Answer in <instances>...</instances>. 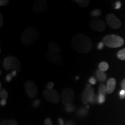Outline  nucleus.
Instances as JSON below:
<instances>
[{
  "label": "nucleus",
  "mask_w": 125,
  "mask_h": 125,
  "mask_svg": "<svg viewBox=\"0 0 125 125\" xmlns=\"http://www.w3.org/2000/svg\"><path fill=\"white\" fill-rule=\"evenodd\" d=\"M72 45L75 51L82 54L90 53L93 46L90 38L83 34L75 35L72 39Z\"/></svg>",
  "instance_id": "f257e3e1"
},
{
  "label": "nucleus",
  "mask_w": 125,
  "mask_h": 125,
  "mask_svg": "<svg viewBox=\"0 0 125 125\" xmlns=\"http://www.w3.org/2000/svg\"><path fill=\"white\" fill-rule=\"evenodd\" d=\"M38 31L33 27H28L24 29L21 35V41L27 46H31L37 41L39 38Z\"/></svg>",
  "instance_id": "f03ea898"
},
{
  "label": "nucleus",
  "mask_w": 125,
  "mask_h": 125,
  "mask_svg": "<svg viewBox=\"0 0 125 125\" xmlns=\"http://www.w3.org/2000/svg\"><path fill=\"white\" fill-rule=\"evenodd\" d=\"M103 42L109 48H117L124 44V40L120 36L111 34L106 35L103 38Z\"/></svg>",
  "instance_id": "7ed1b4c3"
},
{
  "label": "nucleus",
  "mask_w": 125,
  "mask_h": 125,
  "mask_svg": "<svg viewBox=\"0 0 125 125\" xmlns=\"http://www.w3.org/2000/svg\"><path fill=\"white\" fill-rule=\"evenodd\" d=\"M3 66L6 70H13L20 72L22 70L21 62L15 56H8L5 58L3 62Z\"/></svg>",
  "instance_id": "20e7f679"
},
{
  "label": "nucleus",
  "mask_w": 125,
  "mask_h": 125,
  "mask_svg": "<svg viewBox=\"0 0 125 125\" xmlns=\"http://www.w3.org/2000/svg\"><path fill=\"white\" fill-rule=\"evenodd\" d=\"M75 100V92L71 87H67L62 91V100L65 107L71 105Z\"/></svg>",
  "instance_id": "39448f33"
},
{
  "label": "nucleus",
  "mask_w": 125,
  "mask_h": 125,
  "mask_svg": "<svg viewBox=\"0 0 125 125\" xmlns=\"http://www.w3.org/2000/svg\"><path fill=\"white\" fill-rule=\"evenodd\" d=\"M44 97L50 102L57 104L60 102V96L59 92L54 89H46L43 92Z\"/></svg>",
  "instance_id": "423d86ee"
},
{
  "label": "nucleus",
  "mask_w": 125,
  "mask_h": 125,
  "mask_svg": "<svg viewBox=\"0 0 125 125\" xmlns=\"http://www.w3.org/2000/svg\"><path fill=\"white\" fill-rule=\"evenodd\" d=\"M25 91L29 97L34 98L38 93L37 84L32 80L27 81L25 83Z\"/></svg>",
  "instance_id": "0eeeda50"
},
{
  "label": "nucleus",
  "mask_w": 125,
  "mask_h": 125,
  "mask_svg": "<svg viewBox=\"0 0 125 125\" xmlns=\"http://www.w3.org/2000/svg\"><path fill=\"white\" fill-rule=\"evenodd\" d=\"M94 96V92L93 88L90 85H87L82 92V97H81L82 103L84 104L87 105L88 103H90Z\"/></svg>",
  "instance_id": "6e6552de"
},
{
  "label": "nucleus",
  "mask_w": 125,
  "mask_h": 125,
  "mask_svg": "<svg viewBox=\"0 0 125 125\" xmlns=\"http://www.w3.org/2000/svg\"><path fill=\"white\" fill-rule=\"evenodd\" d=\"M106 21L108 26L112 29H118L121 26V21L114 14L109 13L107 15Z\"/></svg>",
  "instance_id": "1a4fd4ad"
},
{
  "label": "nucleus",
  "mask_w": 125,
  "mask_h": 125,
  "mask_svg": "<svg viewBox=\"0 0 125 125\" xmlns=\"http://www.w3.org/2000/svg\"><path fill=\"white\" fill-rule=\"evenodd\" d=\"M48 8V3L45 0H38L34 4L33 10L37 14H41L45 12Z\"/></svg>",
  "instance_id": "9d476101"
},
{
  "label": "nucleus",
  "mask_w": 125,
  "mask_h": 125,
  "mask_svg": "<svg viewBox=\"0 0 125 125\" xmlns=\"http://www.w3.org/2000/svg\"><path fill=\"white\" fill-rule=\"evenodd\" d=\"M46 57L47 60L53 64L59 65L62 64L63 62V57L59 54L48 52L46 54Z\"/></svg>",
  "instance_id": "9b49d317"
},
{
  "label": "nucleus",
  "mask_w": 125,
  "mask_h": 125,
  "mask_svg": "<svg viewBox=\"0 0 125 125\" xmlns=\"http://www.w3.org/2000/svg\"><path fill=\"white\" fill-rule=\"evenodd\" d=\"M90 27L92 30L96 31H104L105 29V24L104 21L100 19H93L89 23Z\"/></svg>",
  "instance_id": "f8f14e48"
},
{
  "label": "nucleus",
  "mask_w": 125,
  "mask_h": 125,
  "mask_svg": "<svg viewBox=\"0 0 125 125\" xmlns=\"http://www.w3.org/2000/svg\"><path fill=\"white\" fill-rule=\"evenodd\" d=\"M48 48L50 52L53 53L58 54L62 51V48L58 43L54 42H50L48 44Z\"/></svg>",
  "instance_id": "ddd939ff"
},
{
  "label": "nucleus",
  "mask_w": 125,
  "mask_h": 125,
  "mask_svg": "<svg viewBox=\"0 0 125 125\" xmlns=\"http://www.w3.org/2000/svg\"><path fill=\"white\" fill-rule=\"evenodd\" d=\"M116 85V79L114 78H111L108 79L107 84V90L108 94H111L115 89Z\"/></svg>",
  "instance_id": "4468645a"
},
{
  "label": "nucleus",
  "mask_w": 125,
  "mask_h": 125,
  "mask_svg": "<svg viewBox=\"0 0 125 125\" xmlns=\"http://www.w3.org/2000/svg\"><path fill=\"white\" fill-rule=\"evenodd\" d=\"M96 75L97 78L100 82H104L107 80V76L105 72L101 71L100 70H98L96 72Z\"/></svg>",
  "instance_id": "2eb2a0df"
},
{
  "label": "nucleus",
  "mask_w": 125,
  "mask_h": 125,
  "mask_svg": "<svg viewBox=\"0 0 125 125\" xmlns=\"http://www.w3.org/2000/svg\"><path fill=\"white\" fill-rule=\"evenodd\" d=\"M0 125H18V123L14 119H5L1 122Z\"/></svg>",
  "instance_id": "dca6fc26"
},
{
  "label": "nucleus",
  "mask_w": 125,
  "mask_h": 125,
  "mask_svg": "<svg viewBox=\"0 0 125 125\" xmlns=\"http://www.w3.org/2000/svg\"><path fill=\"white\" fill-rule=\"evenodd\" d=\"M106 93H107V86L104 85V84H101L98 87V95L105 96Z\"/></svg>",
  "instance_id": "f3484780"
},
{
  "label": "nucleus",
  "mask_w": 125,
  "mask_h": 125,
  "mask_svg": "<svg viewBox=\"0 0 125 125\" xmlns=\"http://www.w3.org/2000/svg\"><path fill=\"white\" fill-rule=\"evenodd\" d=\"M98 68H99V70H100V71L105 72L108 70L109 65L107 62H102L99 64V65H98Z\"/></svg>",
  "instance_id": "a211bd4d"
},
{
  "label": "nucleus",
  "mask_w": 125,
  "mask_h": 125,
  "mask_svg": "<svg viewBox=\"0 0 125 125\" xmlns=\"http://www.w3.org/2000/svg\"><path fill=\"white\" fill-rule=\"evenodd\" d=\"M75 2L77 3V4L81 7H87L89 4L90 1L89 0H76Z\"/></svg>",
  "instance_id": "6ab92c4d"
},
{
  "label": "nucleus",
  "mask_w": 125,
  "mask_h": 125,
  "mask_svg": "<svg viewBox=\"0 0 125 125\" xmlns=\"http://www.w3.org/2000/svg\"><path fill=\"white\" fill-rule=\"evenodd\" d=\"M117 57L121 60H125V48L119 51L117 53Z\"/></svg>",
  "instance_id": "aec40b11"
},
{
  "label": "nucleus",
  "mask_w": 125,
  "mask_h": 125,
  "mask_svg": "<svg viewBox=\"0 0 125 125\" xmlns=\"http://www.w3.org/2000/svg\"><path fill=\"white\" fill-rule=\"evenodd\" d=\"M8 97V93L7 90L4 89H1V92H0V97L2 100H7Z\"/></svg>",
  "instance_id": "412c9836"
},
{
  "label": "nucleus",
  "mask_w": 125,
  "mask_h": 125,
  "mask_svg": "<svg viewBox=\"0 0 125 125\" xmlns=\"http://www.w3.org/2000/svg\"><path fill=\"white\" fill-rule=\"evenodd\" d=\"M105 101V96L104 95H98V102L99 104H103Z\"/></svg>",
  "instance_id": "4be33fe9"
},
{
  "label": "nucleus",
  "mask_w": 125,
  "mask_h": 125,
  "mask_svg": "<svg viewBox=\"0 0 125 125\" xmlns=\"http://www.w3.org/2000/svg\"><path fill=\"white\" fill-rule=\"evenodd\" d=\"M101 15V11L100 10L96 9V10H93L91 13V15L92 17H98Z\"/></svg>",
  "instance_id": "5701e85b"
},
{
  "label": "nucleus",
  "mask_w": 125,
  "mask_h": 125,
  "mask_svg": "<svg viewBox=\"0 0 125 125\" xmlns=\"http://www.w3.org/2000/svg\"><path fill=\"white\" fill-rule=\"evenodd\" d=\"M8 0H1L0 1V5L1 7H4V6H6L7 4H8Z\"/></svg>",
  "instance_id": "b1692460"
},
{
  "label": "nucleus",
  "mask_w": 125,
  "mask_h": 125,
  "mask_svg": "<svg viewBox=\"0 0 125 125\" xmlns=\"http://www.w3.org/2000/svg\"><path fill=\"white\" fill-rule=\"evenodd\" d=\"M89 82L90 83L92 84V85H94L96 83V79H95L94 77H91L89 78Z\"/></svg>",
  "instance_id": "393cba45"
},
{
  "label": "nucleus",
  "mask_w": 125,
  "mask_h": 125,
  "mask_svg": "<svg viewBox=\"0 0 125 125\" xmlns=\"http://www.w3.org/2000/svg\"><path fill=\"white\" fill-rule=\"evenodd\" d=\"M119 96L121 99H124L125 98V90H121L119 92Z\"/></svg>",
  "instance_id": "a878e982"
},
{
  "label": "nucleus",
  "mask_w": 125,
  "mask_h": 125,
  "mask_svg": "<svg viewBox=\"0 0 125 125\" xmlns=\"http://www.w3.org/2000/svg\"><path fill=\"white\" fill-rule=\"evenodd\" d=\"M44 123L46 125H52V122L50 118H46L45 120Z\"/></svg>",
  "instance_id": "bb28decb"
},
{
  "label": "nucleus",
  "mask_w": 125,
  "mask_h": 125,
  "mask_svg": "<svg viewBox=\"0 0 125 125\" xmlns=\"http://www.w3.org/2000/svg\"><path fill=\"white\" fill-rule=\"evenodd\" d=\"M53 86H54L53 82H49L48 84H47V87H48V89L52 90L53 89Z\"/></svg>",
  "instance_id": "cd10ccee"
},
{
  "label": "nucleus",
  "mask_w": 125,
  "mask_h": 125,
  "mask_svg": "<svg viewBox=\"0 0 125 125\" xmlns=\"http://www.w3.org/2000/svg\"><path fill=\"white\" fill-rule=\"evenodd\" d=\"M74 107H73V105H70V106H68V107H66V110H67L68 112H71V111H73L74 110Z\"/></svg>",
  "instance_id": "c85d7f7f"
},
{
  "label": "nucleus",
  "mask_w": 125,
  "mask_h": 125,
  "mask_svg": "<svg viewBox=\"0 0 125 125\" xmlns=\"http://www.w3.org/2000/svg\"><path fill=\"white\" fill-rule=\"evenodd\" d=\"M3 24H4V19L2 14L0 13V27H2Z\"/></svg>",
  "instance_id": "c756f323"
},
{
  "label": "nucleus",
  "mask_w": 125,
  "mask_h": 125,
  "mask_svg": "<svg viewBox=\"0 0 125 125\" xmlns=\"http://www.w3.org/2000/svg\"><path fill=\"white\" fill-rule=\"evenodd\" d=\"M121 2H120V1H118V2H116V4H115V9H118L121 8Z\"/></svg>",
  "instance_id": "7c9ffc66"
},
{
  "label": "nucleus",
  "mask_w": 125,
  "mask_h": 125,
  "mask_svg": "<svg viewBox=\"0 0 125 125\" xmlns=\"http://www.w3.org/2000/svg\"><path fill=\"white\" fill-rule=\"evenodd\" d=\"M12 78L13 77H12L11 75H10V74H8L7 76H6V80H7V82H9L12 80Z\"/></svg>",
  "instance_id": "2f4dec72"
},
{
  "label": "nucleus",
  "mask_w": 125,
  "mask_h": 125,
  "mask_svg": "<svg viewBox=\"0 0 125 125\" xmlns=\"http://www.w3.org/2000/svg\"><path fill=\"white\" fill-rule=\"evenodd\" d=\"M104 43L103 42H100L98 43V46H97V48L99 50H101L103 48V47H104Z\"/></svg>",
  "instance_id": "473e14b6"
},
{
  "label": "nucleus",
  "mask_w": 125,
  "mask_h": 125,
  "mask_svg": "<svg viewBox=\"0 0 125 125\" xmlns=\"http://www.w3.org/2000/svg\"><path fill=\"white\" fill-rule=\"evenodd\" d=\"M121 87L123 90H125V79L122 81L121 82Z\"/></svg>",
  "instance_id": "72a5a7b5"
},
{
  "label": "nucleus",
  "mask_w": 125,
  "mask_h": 125,
  "mask_svg": "<svg viewBox=\"0 0 125 125\" xmlns=\"http://www.w3.org/2000/svg\"><path fill=\"white\" fill-rule=\"evenodd\" d=\"M0 104H1V106H4L7 104V100H1Z\"/></svg>",
  "instance_id": "f704fd0d"
},
{
  "label": "nucleus",
  "mask_w": 125,
  "mask_h": 125,
  "mask_svg": "<svg viewBox=\"0 0 125 125\" xmlns=\"http://www.w3.org/2000/svg\"><path fill=\"white\" fill-rule=\"evenodd\" d=\"M40 100H36L34 101L33 104H34V105L35 106V107H36V106L38 105L39 104H40Z\"/></svg>",
  "instance_id": "c9c22d12"
},
{
  "label": "nucleus",
  "mask_w": 125,
  "mask_h": 125,
  "mask_svg": "<svg viewBox=\"0 0 125 125\" xmlns=\"http://www.w3.org/2000/svg\"><path fill=\"white\" fill-rule=\"evenodd\" d=\"M10 75H11L12 77H14V76H16L17 75V71H12V73H10Z\"/></svg>",
  "instance_id": "e433bc0d"
},
{
  "label": "nucleus",
  "mask_w": 125,
  "mask_h": 125,
  "mask_svg": "<svg viewBox=\"0 0 125 125\" xmlns=\"http://www.w3.org/2000/svg\"><path fill=\"white\" fill-rule=\"evenodd\" d=\"M59 123H60V125H64V121L62 118H59Z\"/></svg>",
  "instance_id": "4c0bfd02"
},
{
  "label": "nucleus",
  "mask_w": 125,
  "mask_h": 125,
  "mask_svg": "<svg viewBox=\"0 0 125 125\" xmlns=\"http://www.w3.org/2000/svg\"><path fill=\"white\" fill-rule=\"evenodd\" d=\"M75 79H77V80H78V79H79V77H78V76H77V77H76V78H75Z\"/></svg>",
  "instance_id": "58836bf2"
}]
</instances>
